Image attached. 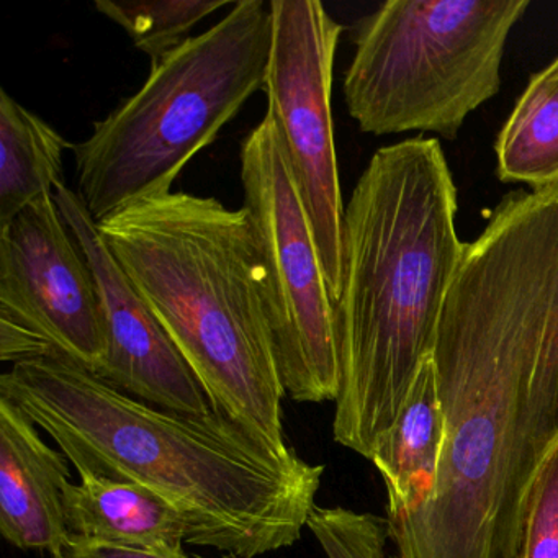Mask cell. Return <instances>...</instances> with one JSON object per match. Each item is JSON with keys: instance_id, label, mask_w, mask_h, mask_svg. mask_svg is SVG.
<instances>
[{"instance_id": "cell-12", "label": "cell", "mask_w": 558, "mask_h": 558, "mask_svg": "<svg viewBox=\"0 0 558 558\" xmlns=\"http://www.w3.org/2000/svg\"><path fill=\"white\" fill-rule=\"evenodd\" d=\"M64 492L70 541L125 548L162 558H191L187 519L146 486L107 476L81 475Z\"/></svg>"}, {"instance_id": "cell-17", "label": "cell", "mask_w": 558, "mask_h": 558, "mask_svg": "<svg viewBox=\"0 0 558 558\" xmlns=\"http://www.w3.org/2000/svg\"><path fill=\"white\" fill-rule=\"evenodd\" d=\"M306 527L326 558H390L387 519L372 512L316 505Z\"/></svg>"}, {"instance_id": "cell-15", "label": "cell", "mask_w": 558, "mask_h": 558, "mask_svg": "<svg viewBox=\"0 0 558 558\" xmlns=\"http://www.w3.org/2000/svg\"><path fill=\"white\" fill-rule=\"evenodd\" d=\"M496 175L531 191L558 181V57L532 74L495 143Z\"/></svg>"}, {"instance_id": "cell-4", "label": "cell", "mask_w": 558, "mask_h": 558, "mask_svg": "<svg viewBox=\"0 0 558 558\" xmlns=\"http://www.w3.org/2000/svg\"><path fill=\"white\" fill-rule=\"evenodd\" d=\"M270 2L240 0L214 27L151 64L148 80L74 145L77 194L94 220L171 194L185 166L264 89Z\"/></svg>"}, {"instance_id": "cell-10", "label": "cell", "mask_w": 558, "mask_h": 558, "mask_svg": "<svg viewBox=\"0 0 558 558\" xmlns=\"http://www.w3.org/2000/svg\"><path fill=\"white\" fill-rule=\"evenodd\" d=\"M54 201L99 290L107 352L96 375L130 397L172 413L214 410L201 381L107 246L83 197L63 184L54 191Z\"/></svg>"}, {"instance_id": "cell-2", "label": "cell", "mask_w": 558, "mask_h": 558, "mask_svg": "<svg viewBox=\"0 0 558 558\" xmlns=\"http://www.w3.org/2000/svg\"><path fill=\"white\" fill-rule=\"evenodd\" d=\"M457 197L439 140L416 136L377 149L345 205L332 436L365 459L433 355L466 244Z\"/></svg>"}, {"instance_id": "cell-13", "label": "cell", "mask_w": 558, "mask_h": 558, "mask_svg": "<svg viewBox=\"0 0 558 558\" xmlns=\"http://www.w3.org/2000/svg\"><path fill=\"white\" fill-rule=\"evenodd\" d=\"M444 436L446 417L429 355L417 368L400 414L371 456L387 488V518L411 514L433 499Z\"/></svg>"}, {"instance_id": "cell-6", "label": "cell", "mask_w": 558, "mask_h": 558, "mask_svg": "<svg viewBox=\"0 0 558 558\" xmlns=\"http://www.w3.org/2000/svg\"><path fill=\"white\" fill-rule=\"evenodd\" d=\"M437 335L469 339L527 368L529 486L558 436V181L512 191L465 244Z\"/></svg>"}, {"instance_id": "cell-14", "label": "cell", "mask_w": 558, "mask_h": 558, "mask_svg": "<svg viewBox=\"0 0 558 558\" xmlns=\"http://www.w3.org/2000/svg\"><path fill=\"white\" fill-rule=\"evenodd\" d=\"M73 148L50 123L0 90V228L64 184V153Z\"/></svg>"}, {"instance_id": "cell-18", "label": "cell", "mask_w": 558, "mask_h": 558, "mask_svg": "<svg viewBox=\"0 0 558 558\" xmlns=\"http://www.w3.org/2000/svg\"><path fill=\"white\" fill-rule=\"evenodd\" d=\"M515 558H558V436L532 475Z\"/></svg>"}, {"instance_id": "cell-11", "label": "cell", "mask_w": 558, "mask_h": 558, "mask_svg": "<svg viewBox=\"0 0 558 558\" xmlns=\"http://www.w3.org/2000/svg\"><path fill=\"white\" fill-rule=\"evenodd\" d=\"M70 460L40 436L37 424L0 397V534L24 551L61 554L70 541L64 492Z\"/></svg>"}, {"instance_id": "cell-1", "label": "cell", "mask_w": 558, "mask_h": 558, "mask_svg": "<svg viewBox=\"0 0 558 558\" xmlns=\"http://www.w3.org/2000/svg\"><path fill=\"white\" fill-rule=\"evenodd\" d=\"M81 475L140 483L189 524V545L243 558L292 547L316 506L325 466L279 449L221 411L151 407L60 355L0 377Z\"/></svg>"}, {"instance_id": "cell-3", "label": "cell", "mask_w": 558, "mask_h": 558, "mask_svg": "<svg viewBox=\"0 0 558 558\" xmlns=\"http://www.w3.org/2000/svg\"><path fill=\"white\" fill-rule=\"evenodd\" d=\"M97 228L214 410L279 449L292 447L266 266L246 208L171 192L125 205Z\"/></svg>"}, {"instance_id": "cell-7", "label": "cell", "mask_w": 558, "mask_h": 558, "mask_svg": "<svg viewBox=\"0 0 558 558\" xmlns=\"http://www.w3.org/2000/svg\"><path fill=\"white\" fill-rule=\"evenodd\" d=\"M241 182L263 251L283 390L296 403L338 400L336 305L305 205L270 117L241 143Z\"/></svg>"}, {"instance_id": "cell-19", "label": "cell", "mask_w": 558, "mask_h": 558, "mask_svg": "<svg viewBox=\"0 0 558 558\" xmlns=\"http://www.w3.org/2000/svg\"><path fill=\"white\" fill-rule=\"evenodd\" d=\"M51 558H162L146 551L125 550V548L90 547L80 542L68 541L61 554ZM192 558V554H191Z\"/></svg>"}, {"instance_id": "cell-20", "label": "cell", "mask_w": 558, "mask_h": 558, "mask_svg": "<svg viewBox=\"0 0 558 558\" xmlns=\"http://www.w3.org/2000/svg\"><path fill=\"white\" fill-rule=\"evenodd\" d=\"M192 558H208V557H204V555L192 554ZM218 558H243V557H238V555H231V554H220V557H218Z\"/></svg>"}, {"instance_id": "cell-16", "label": "cell", "mask_w": 558, "mask_h": 558, "mask_svg": "<svg viewBox=\"0 0 558 558\" xmlns=\"http://www.w3.org/2000/svg\"><path fill=\"white\" fill-rule=\"evenodd\" d=\"M227 0H96L97 12L116 22L151 64L165 60L189 40L205 17L227 8Z\"/></svg>"}, {"instance_id": "cell-9", "label": "cell", "mask_w": 558, "mask_h": 558, "mask_svg": "<svg viewBox=\"0 0 558 558\" xmlns=\"http://www.w3.org/2000/svg\"><path fill=\"white\" fill-rule=\"evenodd\" d=\"M99 290L54 194L0 228V359L60 355L96 374L106 359Z\"/></svg>"}, {"instance_id": "cell-5", "label": "cell", "mask_w": 558, "mask_h": 558, "mask_svg": "<svg viewBox=\"0 0 558 558\" xmlns=\"http://www.w3.org/2000/svg\"><path fill=\"white\" fill-rule=\"evenodd\" d=\"M527 0H388L354 27L349 116L374 136L456 140L501 87L509 35Z\"/></svg>"}, {"instance_id": "cell-8", "label": "cell", "mask_w": 558, "mask_h": 558, "mask_svg": "<svg viewBox=\"0 0 558 558\" xmlns=\"http://www.w3.org/2000/svg\"><path fill=\"white\" fill-rule=\"evenodd\" d=\"M264 93L305 205L332 302L342 290V202L332 125V70L342 27L319 0H272Z\"/></svg>"}]
</instances>
